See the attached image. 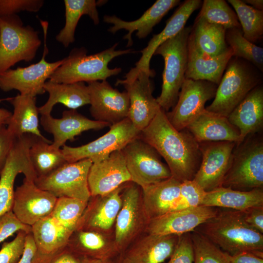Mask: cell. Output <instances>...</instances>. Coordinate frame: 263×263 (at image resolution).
Masks as SVG:
<instances>
[{"label":"cell","instance_id":"obj_1","mask_svg":"<svg viewBox=\"0 0 263 263\" xmlns=\"http://www.w3.org/2000/svg\"><path fill=\"white\" fill-rule=\"evenodd\" d=\"M139 137L164 159L173 177L181 182L193 179L202 159L199 144L186 129H175L163 110H159Z\"/></svg>","mask_w":263,"mask_h":263},{"label":"cell","instance_id":"obj_2","mask_svg":"<svg viewBox=\"0 0 263 263\" xmlns=\"http://www.w3.org/2000/svg\"><path fill=\"white\" fill-rule=\"evenodd\" d=\"M194 230L231 256L250 252L263 257V235L245 223L241 211L219 210Z\"/></svg>","mask_w":263,"mask_h":263},{"label":"cell","instance_id":"obj_3","mask_svg":"<svg viewBox=\"0 0 263 263\" xmlns=\"http://www.w3.org/2000/svg\"><path fill=\"white\" fill-rule=\"evenodd\" d=\"M118 43L100 52L87 55L84 48L75 49L51 75L49 80L71 83L105 80L121 72V68H110L109 63L118 56L133 52L131 49L116 50Z\"/></svg>","mask_w":263,"mask_h":263},{"label":"cell","instance_id":"obj_4","mask_svg":"<svg viewBox=\"0 0 263 263\" xmlns=\"http://www.w3.org/2000/svg\"><path fill=\"white\" fill-rule=\"evenodd\" d=\"M191 26L185 27L175 36L162 43L154 55L164 60L162 91L156 100L166 113L175 105L185 79L188 64V41Z\"/></svg>","mask_w":263,"mask_h":263},{"label":"cell","instance_id":"obj_5","mask_svg":"<svg viewBox=\"0 0 263 263\" xmlns=\"http://www.w3.org/2000/svg\"><path fill=\"white\" fill-rule=\"evenodd\" d=\"M217 86L214 99L206 110L227 117L247 94L259 85L261 76L244 59L233 56Z\"/></svg>","mask_w":263,"mask_h":263},{"label":"cell","instance_id":"obj_6","mask_svg":"<svg viewBox=\"0 0 263 263\" xmlns=\"http://www.w3.org/2000/svg\"><path fill=\"white\" fill-rule=\"evenodd\" d=\"M222 187L251 190L263 187V139L258 133L236 144Z\"/></svg>","mask_w":263,"mask_h":263},{"label":"cell","instance_id":"obj_7","mask_svg":"<svg viewBox=\"0 0 263 263\" xmlns=\"http://www.w3.org/2000/svg\"><path fill=\"white\" fill-rule=\"evenodd\" d=\"M41 44L38 32L24 26L17 14L0 17V74L19 61L33 60Z\"/></svg>","mask_w":263,"mask_h":263},{"label":"cell","instance_id":"obj_8","mask_svg":"<svg viewBox=\"0 0 263 263\" xmlns=\"http://www.w3.org/2000/svg\"><path fill=\"white\" fill-rule=\"evenodd\" d=\"M44 35V48L41 58L37 63L25 67L10 69L0 74V89L5 92L12 90L19 92L20 94L35 96L45 93L44 86L53 72L60 66L64 58L53 62L46 60L48 53L46 38L48 23L40 20Z\"/></svg>","mask_w":263,"mask_h":263},{"label":"cell","instance_id":"obj_9","mask_svg":"<svg viewBox=\"0 0 263 263\" xmlns=\"http://www.w3.org/2000/svg\"><path fill=\"white\" fill-rule=\"evenodd\" d=\"M109 127L107 133L84 145L76 147L64 145L61 150L67 162L88 158L93 163L101 161L112 152L122 150L130 142L138 137L141 132L128 118Z\"/></svg>","mask_w":263,"mask_h":263},{"label":"cell","instance_id":"obj_10","mask_svg":"<svg viewBox=\"0 0 263 263\" xmlns=\"http://www.w3.org/2000/svg\"><path fill=\"white\" fill-rule=\"evenodd\" d=\"M131 181L141 188L172 177L161 156L150 144L139 136L121 150Z\"/></svg>","mask_w":263,"mask_h":263},{"label":"cell","instance_id":"obj_11","mask_svg":"<svg viewBox=\"0 0 263 263\" xmlns=\"http://www.w3.org/2000/svg\"><path fill=\"white\" fill-rule=\"evenodd\" d=\"M92 164L88 158L66 163L50 173L37 177L35 183L57 198L68 197L88 202L91 196L88 177Z\"/></svg>","mask_w":263,"mask_h":263},{"label":"cell","instance_id":"obj_12","mask_svg":"<svg viewBox=\"0 0 263 263\" xmlns=\"http://www.w3.org/2000/svg\"><path fill=\"white\" fill-rule=\"evenodd\" d=\"M26 134L16 138L0 175V216L12 210L14 183L17 176L23 173L24 179L35 181L37 176L29 157V150L38 139Z\"/></svg>","mask_w":263,"mask_h":263},{"label":"cell","instance_id":"obj_13","mask_svg":"<svg viewBox=\"0 0 263 263\" xmlns=\"http://www.w3.org/2000/svg\"><path fill=\"white\" fill-rule=\"evenodd\" d=\"M217 86L208 81L185 78L175 105L166 113L173 127L179 131L186 129L205 110L207 101L215 97Z\"/></svg>","mask_w":263,"mask_h":263},{"label":"cell","instance_id":"obj_14","mask_svg":"<svg viewBox=\"0 0 263 263\" xmlns=\"http://www.w3.org/2000/svg\"><path fill=\"white\" fill-rule=\"evenodd\" d=\"M199 144L202 159L192 180L207 192L222 187L236 143L214 141Z\"/></svg>","mask_w":263,"mask_h":263},{"label":"cell","instance_id":"obj_15","mask_svg":"<svg viewBox=\"0 0 263 263\" xmlns=\"http://www.w3.org/2000/svg\"><path fill=\"white\" fill-rule=\"evenodd\" d=\"M90 113L94 120L110 126L127 118L130 99L127 92H120L106 80L88 82Z\"/></svg>","mask_w":263,"mask_h":263},{"label":"cell","instance_id":"obj_16","mask_svg":"<svg viewBox=\"0 0 263 263\" xmlns=\"http://www.w3.org/2000/svg\"><path fill=\"white\" fill-rule=\"evenodd\" d=\"M154 76L141 71L132 81L125 82L118 79L115 84L122 85L125 88L130 99L127 118L140 131L149 125L161 109L152 95L153 86L150 77Z\"/></svg>","mask_w":263,"mask_h":263},{"label":"cell","instance_id":"obj_17","mask_svg":"<svg viewBox=\"0 0 263 263\" xmlns=\"http://www.w3.org/2000/svg\"><path fill=\"white\" fill-rule=\"evenodd\" d=\"M57 198L39 188L35 181L24 179L15 190L12 211L21 223L31 226L51 214Z\"/></svg>","mask_w":263,"mask_h":263},{"label":"cell","instance_id":"obj_18","mask_svg":"<svg viewBox=\"0 0 263 263\" xmlns=\"http://www.w3.org/2000/svg\"><path fill=\"white\" fill-rule=\"evenodd\" d=\"M216 207L199 206L169 212L150 220L149 234L181 235L193 231L198 226L216 215Z\"/></svg>","mask_w":263,"mask_h":263},{"label":"cell","instance_id":"obj_19","mask_svg":"<svg viewBox=\"0 0 263 263\" xmlns=\"http://www.w3.org/2000/svg\"><path fill=\"white\" fill-rule=\"evenodd\" d=\"M202 4L200 0H186L177 9L167 21L164 29L159 34L154 35L147 46L140 52L142 56L135 63V67L126 74L125 82L132 81L141 71L155 75V72L150 69V61L156 49L168 39L175 36L182 29L192 13Z\"/></svg>","mask_w":263,"mask_h":263},{"label":"cell","instance_id":"obj_20","mask_svg":"<svg viewBox=\"0 0 263 263\" xmlns=\"http://www.w3.org/2000/svg\"><path fill=\"white\" fill-rule=\"evenodd\" d=\"M131 178L121 150L112 152L107 158L90 167L88 183L91 197L105 195Z\"/></svg>","mask_w":263,"mask_h":263},{"label":"cell","instance_id":"obj_21","mask_svg":"<svg viewBox=\"0 0 263 263\" xmlns=\"http://www.w3.org/2000/svg\"><path fill=\"white\" fill-rule=\"evenodd\" d=\"M40 123L46 132L53 135L51 144L58 149L84 132L110 126L108 123L90 119L75 110L63 111L60 118H55L51 114L42 115Z\"/></svg>","mask_w":263,"mask_h":263},{"label":"cell","instance_id":"obj_22","mask_svg":"<svg viewBox=\"0 0 263 263\" xmlns=\"http://www.w3.org/2000/svg\"><path fill=\"white\" fill-rule=\"evenodd\" d=\"M179 2V0H157L135 20L127 21L114 15H106L103 18V21L113 25L108 29V31L112 34L121 29L128 31V33L123 37V38L128 40L127 47H130L132 45V35L135 31H137L136 35L139 38H145L152 31L153 27Z\"/></svg>","mask_w":263,"mask_h":263},{"label":"cell","instance_id":"obj_23","mask_svg":"<svg viewBox=\"0 0 263 263\" xmlns=\"http://www.w3.org/2000/svg\"><path fill=\"white\" fill-rule=\"evenodd\" d=\"M232 56V51L229 47L226 51L218 56H206L199 51L188 37L185 78L208 81L218 85Z\"/></svg>","mask_w":263,"mask_h":263},{"label":"cell","instance_id":"obj_24","mask_svg":"<svg viewBox=\"0 0 263 263\" xmlns=\"http://www.w3.org/2000/svg\"><path fill=\"white\" fill-rule=\"evenodd\" d=\"M198 143L214 141L241 143L238 129L227 117L205 110L186 128Z\"/></svg>","mask_w":263,"mask_h":263},{"label":"cell","instance_id":"obj_25","mask_svg":"<svg viewBox=\"0 0 263 263\" xmlns=\"http://www.w3.org/2000/svg\"><path fill=\"white\" fill-rule=\"evenodd\" d=\"M239 131L241 143L249 135L258 133L263 125V88L252 90L227 117Z\"/></svg>","mask_w":263,"mask_h":263},{"label":"cell","instance_id":"obj_26","mask_svg":"<svg viewBox=\"0 0 263 263\" xmlns=\"http://www.w3.org/2000/svg\"><path fill=\"white\" fill-rule=\"evenodd\" d=\"M181 182L172 176L141 188L145 213L150 220L172 211L180 195Z\"/></svg>","mask_w":263,"mask_h":263},{"label":"cell","instance_id":"obj_27","mask_svg":"<svg viewBox=\"0 0 263 263\" xmlns=\"http://www.w3.org/2000/svg\"><path fill=\"white\" fill-rule=\"evenodd\" d=\"M179 237L149 234L131 248L122 260L125 263H162L171 256Z\"/></svg>","mask_w":263,"mask_h":263},{"label":"cell","instance_id":"obj_28","mask_svg":"<svg viewBox=\"0 0 263 263\" xmlns=\"http://www.w3.org/2000/svg\"><path fill=\"white\" fill-rule=\"evenodd\" d=\"M8 101L14 110L7 128L15 137L29 134L51 141L42 135L39 129V112L35 96L18 94Z\"/></svg>","mask_w":263,"mask_h":263},{"label":"cell","instance_id":"obj_29","mask_svg":"<svg viewBox=\"0 0 263 263\" xmlns=\"http://www.w3.org/2000/svg\"><path fill=\"white\" fill-rule=\"evenodd\" d=\"M44 89L49 97L44 105L38 108L41 115L51 114L54 106L58 103L71 110L90 104L88 88L84 82L62 83L49 80L45 82Z\"/></svg>","mask_w":263,"mask_h":263},{"label":"cell","instance_id":"obj_30","mask_svg":"<svg viewBox=\"0 0 263 263\" xmlns=\"http://www.w3.org/2000/svg\"><path fill=\"white\" fill-rule=\"evenodd\" d=\"M121 188L115 189L99 199L86 209L76 229H109L116 220L122 206Z\"/></svg>","mask_w":263,"mask_h":263},{"label":"cell","instance_id":"obj_31","mask_svg":"<svg viewBox=\"0 0 263 263\" xmlns=\"http://www.w3.org/2000/svg\"><path fill=\"white\" fill-rule=\"evenodd\" d=\"M73 232L61 225L51 215L39 220L31 226L36 255L48 256L65 247Z\"/></svg>","mask_w":263,"mask_h":263},{"label":"cell","instance_id":"obj_32","mask_svg":"<svg viewBox=\"0 0 263 263\" xmlns=\"http://www.w3.org/2000/svg\"><path fill=\"white\" fill-rule=\"evenodd\" d=\"M201 205L237 211L263 206V188L243 191L220 187L206 193Z\"/></svg>","mask_w":263,"mask_h":263},{"label":"cell","instance_id":"obj_33","mask_svg":"<svg viewBox=\"0 0 263 263\" xmlns=\"http://www.w3.org/2000/svg\"><path fill=\"white\" fill-rule=\"evenodd\" d=\"M226 29L222 26L196 18L189 38L204 55L218 56L229 48L225 40Z\"/></svg>","mask_w":263,"mask_h":263},{"label":"cell","instance_id":"obj_34","mask_svg":"<svg viewBox=\"0 0 263 263\" xmlns=\"http://www.w3.org/2000/svg\"><path fill=\"white\" fill-rule=\"evenodd\" d=\"M138 186L135 184L128 187L121 196L122 206L116 219L115 231V241L119 245L132 236L138 224L140 197Z\"/></svg>","mask_w":263,"mask_h":263},{"label":"cell","instance_id":"obj_35","mask_svg":"<svg viewBox=\"0 0 263 263\" xmlns=\"http://www.w3.org/2000/svg\"><path fill=\"white\" fill-rule=\"evenodd\" d=\"M104 1L95 0H64L65 23L56 36V40L65 47L75 41V32L81 16L88 15L95 25L99 22L97 6Z\"/></svg>","mask_w":263,"mask_h":263},{"label":"cell","instance_id":"obj_36","mask_svg":"<svg viewBox=\"0 0 263 263\" xmlns=\"http://www.w3.org/2000/svg\"><path fill=\"white\" fill-rule=\"evenodd\" d=\"M38 138L29 150V157L37 177L45 176L67 163L61 149Z\"/></svg>","mask_w":263,"mask_h":263},{"label":"cell","instance_id":"obj_37","mask_svg":"<svg viewBox=\"0 0 263 263\" xmlns=\"http://www.w3.org/2000/svg\"><path fill=\"white\" fill-rule=\"evenodd\" d=\"M67 246L85 258L109 260L110 255L106 249L103 237L93 230H75L70 237Z\"/></svg>","mask_w":263,"mask_h":263},{"label":"cell","instance_id":"obj_38","mask_svg":"<svg viewBox=\"0 0 263 263\" xmlns=\"http://www.w3.org/2000/svg\"><path fill=\"white\" fill-rule=\"evenodd\" d=\"M235 10L244 37L255 43L263 36V10L256 9L241 0H228Z\"/></svg>","mask_w":263,"mask_h":263},{"label":"cell","instance_id":"obj_39","mask_svg":"<svg viewBox=\"0 0 263 263\" xmlns=\"http://www.w3.org/2000/svg\"><path fill=\"white\" fill-rule=\"evenodd\" d=\"M225 40L232 51L233 57L250 62L263 72V48L245 39L241 28L226 30Z\"/></svg>","mask_w":263,"mask_h":263},{"label":"cell","instance_id":"obj_40","mask_svg":"<svg viewBox=\"0 0 263 263\" xmlns=\"http://www.w3.org/2000/svg\"><path fill=\"white\" fill-rule=\"evenodd\" d=\"M88 203L74 198L58 197L50 215L61 225L74 231L77 228Z\"/></svg>","mask_w":263,"mask_h":263},{"label":"cell","instance_id":"obj_41","mask_svg":"<svg viewBox=\"0 0 263 263\" xmlns=\"http://www.w3.org/2000/svg\"><path fill=\"white\" fill-rule=\"evenodd\" d=\"M197 17L220 25L226 30L241 28L235 12L224 0H204Z\"/></svg>","mask_w":263,"mask_h":263},{"label":"cell","instance_id":"obj_42","mask_svg":"<svg viewBox=\"0 0 263 263\" xmlns=\"http://www.w3.org/2000/svg\"><path fill=\"white\" fill-rule=\"evenodd\" d=\"M194 253V263H230L231 255L222 250L199 232L190 234Z\"/></svg>","mask_w":263,"mask_h":263},{"label":"cell","instance_id":"obj_43","mask_svg":"<svg viewBox=\"0 0 263 263\" xmlns=\"http://www.w3.org/2000/svg\"><path fill=\"white\" fill-rule=\"evenodd\" d=\"M206 193L193 180L181 182L180 195L172 211L201 206Z\"/></svg>","mask_w":263,"mask_h":263},{"label":"cell","instance_id":"obj_44","mask_svg":"<svg viewBox=\"0 0 263 263\" xmlns=\"http://www.w3.org/2000/svg\"><path fill=\"white\" fill-rule=\"evenodd\" d=\"M26 233L19 231L10 242H4L0 250V263H19L24 252Z\"/></svg>","mask_w":263,"mask_h":263},{"label":"cell","instance_id":"obj_45","mask_svg":"<svg viewBox=\"0 0 263 263\" xmlns=\"http://www.w3.org/2000/svg\"><path fill=\"white\" fill-rule=\"evenodd\" d=\"M44 3L43 0H0V17L15 15L21 11L37 12Z\"/></svg>","mask_w":263,"mask_h":263},{"label":"cell","instance_id":"obj_46","mask_svg":"<svg viewBox=\"0 0 263 263\" xmlns=\"http://www.w3.org/2000/svg\"><path fill=\"white\" fill-rule=\"evenodd\" d=\"M194 253L190 232L179 237L175 249L167 263H193Z\"/></svg>","mask_w":263,"mask_h":263},{"label":"cell","instance_id":"obj_47","mask_svg":"<svg viewBox=\"0 0 263 263\" xmlns=\"http://www.w3.org/2000/svg\"><path fill=\"white\" fill-rule=\"evenodd\" d=\"M19 231L31 232V226L21 223L12 210L0 216V243Z\"/></svg>","mask_w":263,"mask_h":263},{"label":"cell","instance_id":"obj_48","mask_svg":"<svg viewBox=\"0 0 263 263\" xmlns=\"http://www.w3.org/2000/svg\"><path fill=\"white\" fill-rule=\"evenodd\" d=\"M84 258L67 245L50 255L41 256L35 254L32 263H81Z\"/></svg>","mask_w":263,"mask_h":263},{"label":"cell","instance_id":"obj_49","mask_svg":"<svg viewBox=\"0 0 263 263\" xmlns=\"http://www.w3.org/2000/svg\"><path fill=\"white\" fill-rule=\"evenodd\" d=\"M16 138L5 126H0V175Z\"/></svg>","mask_w":263,"mask_h":263},{"label":"cell","instance_id":"obj_50","mask_svg":"<svg viewBox=\"0 0 263 263\" xmlns=\"http://www.w3.org/2000/svg\"><path fill=\"white\" fill-rule=\"evenodd\" d=\"M245 223L250 227L263 233V206L241 211Z\"/></svg>","mask_w":263,"mask_h":263},{"label":"cell","instance_id":"obj_51","mask_svg":"<svg viewBox=\"0 0 263 263\" xmlns=\"http://www.w3.org/2000/svg\"><path fill=\"white\" fill-rule=\"evenodd\" d=\"M36 253V247L31 232L27 234L24 250L19 263H32Z\"/></svg>","mask_w":263,"mask_h":263},{"label":"cell","instance_id":"obj_52","mask_svg":"<svg viewBox=\"0 0 263 263\" xmlns=\"http://www.w3.org/2000/svg\"><path fill=\"white\" fill-rule=\"evenodd\" d=\"M230 263H263V259L250 252H242L231 255Z\"/></svg>","mask_w":263,"mask_h":263},{"label":"cell","instance_id":"obj_53","mask_svg":"<svg viewBox=\"0 0 263 263\" xmlns=\"http://www.w3.org/2000/svg\"><path fill=\"white\" fill-rule=\"evenodd\" d=\"M10 97L4 99H0V102L4 100H8ZM12 113L8 110L0 108V126L7 125Z\"/></svg>","mask_w":263,"mask_h":263},{"label":"cell","instance_id":"obj_54","mask_svg":"<svg viewBox=\"0 0 263 263\" xmlns=\"http://www.w3.org/2000/svg\"><path fill=\"white\" fill-rule=\"evenodd\" d=\"M245 3L249 4L253 8L259 10L263 9V0H243Z\"/></svg>","mask_w":263,"mask_h":263},{"label":"cell","instance_id":"obj_55","mask_svg":"<svg viewBox=\"0 0 263 263\" xmlns=\"http://www.w3.org/2000/svg\"><path fill=\"white\" fill-rule=\"evenodd\" d=\"M81 263H112L109 260L84 258Z\"/></svg>","mask_w":263,"mask_h":263},{"label":"cell","instance_id":"obj_56","mask_svg":"<svg viewBox=\"0 0 263 263\" xmlns=\"http://www.w3.org/2000/svg\"><path fill=\"white\" fill-rule=\"evenodd\" d=\"M118 263H125L122 260H121Z\"/></svg>","mask_w":263,"mask_h":263}]
</instances>
